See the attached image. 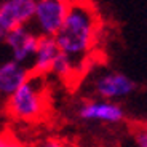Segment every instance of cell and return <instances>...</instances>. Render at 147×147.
<instances>
[{
	"mask_svg": "<svg viewBox=\"0 0 147 147\" xmlns=\"http://www.w3.org/2000/svg\"><path fill=\"white\" fill-rule=\"evenodd\" d=\"M30 77L29 66L19 64L13 59L0 63V99H8Z\"/></svg>",
	"mask_w": 147,
	"mask_h": 147,
	"instance_id": "8",
	"label": "cell"
},
{
	"mask_svg": "<svg viewBox=\"0 0 147 147\" xmlns=\"http://www.w3.org/2000/svg\"><path fill=\"white\" fill-rule=\"evenodd\" d=\"M136 147H147V125H139L134 128Z\"/></svg>",
	"mask_w": 147,
	"mask_h": 147,
	"instance_id": "12",
	"label": "cell"
},
{
	"mask_svg": "<svg viewBox=\"0 0 147 147\" xmlns=\"http://www.w3.org/2000/svg\"><path fill=\"white\" fill-rule=\"evenodd\" d=\"M136 91V83L123 72L106 70L93 80V93L98 99L117 101L125 99Z\"/></svg>",
	"mask_w": 147,
	"mask_h": 147,
	"instance_id": "4",
	"label": "cell"
},
{
	"mask_svg": "<svg viewBox=\"0 0 147 147\" xmlns=\"http://www.w3.org/2000/svg\"><path fill=\"white\" fill-rule=\"evenodd\" d=\"M7 34H8V30L3 27V24L0 22V43H3L5 42V37H7Z\"/></svg>",
	"mask_w": 147,
	"mask_h": 147,
	"instance_id": "14",
	"label": "cell"
},
{
	"mask_svg": "<svg viewBox=\"0 0 147 147\" xmlns=\"http://www.w3.org/2000/svg\"><path fill=\"white\" fill-rule=\"evenodd\" d=\"M37 0H2L0 2V22L10 30L32 24Z\"/></svg>",
	"mask_w": 147,
	"mask_h": 147,
	"instance_id": "7",
	"label": "cell"
},
{
	"mask_svg": "<svg viewBox=\"0 0 147 147\" xmlns=\"http://www.w3.org/2000/svg\"><path fill=\"white\" fill-rule=\"evenodd\" d=\"M0 147H24V146H22L21 142H18L16 139L0 136Z\"/></svg>",
	"mask_w": 147,
	"mask_h": 147,
	"instance_id": "13",
	"label": "cell"
},
{
	"mask_svg": "<svg viewBox=\"0 0 147 147\" xmlns=\"http://www.w3.org/2000/svg\"><path fill=\"white\" fill-rule=\"evenodd\" d=\"M30 147H66V144L59 138L48 136V138H42V139L35 141V144H32Z\"/></svg>",
	"mask_w": 147,
	"mask_h": 147,
	"instance_id": "11",
	"label": "cell"
},
{
	"mask_svg": "<svg viewBox=\"0 0 147 147\" xmlns=\"http://www.w3.org/2000/svg\"><path fill=\"white\" fill-rule=\"evenodd\" d=\"M85 61V59H83ZM83 61H75L70 56L64 55V53H59L58 58H56L55 64L51 67V74L58 75L59 78H72L75 74L78 72V67Z\"/></svg>",
	"mask_w": 147,
	"mask_h": 147,
	"instance_id": "10",
	"label": "cell"
},
{
	"mask_svg": "<svg viewBox=\"0 0 147 147\" xmlns=\"http://www.w3.org/2000/svg\"><path fill=\"white\" fill-rule=\"evenodd\" d=\"M77 117L83 121H93V123H106V125H117L126 118L125 109L121 104L114 101L104 99H86L78 106Z\"/></svg>",
	"mask_w": 147,
	"mask_h": 147,
	"instance_id": "5",
	"label": "cell"
},
{
	"mask_svg": "<svg viewBox=\"0 0 147 147\" xmlns=\"http://www.w3.org/2000/svg\"><path fill=\"white\" fill-rule=\"evenodd\" d=\"M38 42H40V35L32 27L22 26L10 30L5 37L3 43L11 51V59L13 61L27 66V64L32 63L34 56H35Z\"/></svg>",
	"mask_w": 147,
	"mask_h": 147,
	"instance_id": "6",
	"label": "cell"
},
{
	"mask_svg": "<svg viewBox=\"0 0 147 147\" xmlns=\"http://www.w3.org/2000/svg\"><path fill=\"white\" fill-rule=\"evenodd\" d=\"M69 0H37L32 29L40 37H55L69 11Z\"/></svg>",
	"mask_w": 147,
	"mask_h": 147,
	"instance_id": "3",
	"label": "cell"
},
{
	"mask_svg": "<svg viewBox=\"0 0 147 147\" xmlns=\"http://www.w3.org/2000/svg\"><path fill=\"white\" fill-rule=\"evenodd\" d=\"M3 110V102H2V99H0V112Z\"/></svg>",
	"mask_w": 147,
	"mask_h": 147,
	"instance_id": "15",
	"label": "cell"
},
{
	"mask_svg": "<svg viewBox=\"0 0 147 147\" xmlns=\"http://www.w3.org/2000/svg\"><path fill=\"white\" fill-rule=\"evenodd\" d=\"M99 16L88 0H70L66 21L55 35L59 51L75 61H83L96 45Z\"/></svg>",
	"mask_w": 147,
	"mask_h": 147,
	"instance_id": "1",
	"label": "cell"
},
{
	"mask_svg": "<svg viewBox=\"0 0 147 147\" xmlns=\"http://www.w3.org/2000/svg\"><path fill=\"white\" fill-rule=\"evenodd\" d=\"M59 53L61 51L56 45L55 37H40L37 53L29 66L30 74L42 75V77H47L48 74H51V67Z\"/></svg>",
	"mask_w": 147,
	"mask_h": 147,
	"instance_id": "9",
	"label": "cell"
},
{
	"mask_svg": "<svg viewBox=\"0 0 147 147\" xmlns=\"http://www.w3.org/2000/svg\"><path fill=\"white\" fill-rule=\"evenodd\" d=\"M3 109L11 118L24 123L40 121L47 115L48 96L45 77L30 74L27 82L5 99Z\"/></svg>",
	"mask_w": 147,
	"mask_h": 147,
	"instance_id": "2",
	"label": "cell"
},
{
	"mask_svg": "<svg viewBox=\"0 0 147 147\" xmlns=\"http://www.w3.org/2000/svg\"><path fill=\"white\" fill-rule=\"evenodd\" d=\"M69 2H70V0H69Z\"/></svg>",
	"mask_w": 147,
	"mask_h": 147,
	"instance_id": "16",
	"label": "cell"
}]
</instances>
